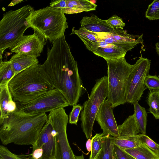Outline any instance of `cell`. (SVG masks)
Masks as SVG:
<instances>
[{"label":"cell","mask_w":159,"mask_h":159,"mask_svg":"<svg viewBox=\"0 0 159 159\" xmlns=\"http://www.w3.org/2000/svg\"><path fill=\"white\" fill-rule=\"evenodd\" d=\"M46 60L41 65L42 73L53 87L63 95L70 106L77 104L83 86L77 61L65 36L53 42L48 48Z\"/></svg>","instance_id":"1"},{"label":"cell","mask_w":159,"mask_h":159,"mask_svg":"<svg viewBox=\"0 0 159 159\" xmlns=\"http://www.w3.org/2000/svg\"><path fill=\"white\" fill-rule=\"evenodd\" d=\"M46 113L29 115L17 110L10 113L0 123V139L2 144L33 145L46 123Z\"/></svg>","instance_id":"2"},{"label":"cell","mask_w":159,"mask_h":159,"mask_svg":"<svg viewBox=\"0 0 159 159\" xmlns=\"http://www.w3.org/2000/svg\"><path fill=\"white\" fill-rule=\"evenodd\" d=\"M41 64H37L14 76L8 83L13 101L28 102L54 89L42 73Z\"/></svg>","instance_id":"3"},{"label":"cell","mask_w":159,"mask_h":159,"mask_svg":"<svg viewBox=\"0 0 159 159\" xmlns=\"http://www.w3.org/2000/svg\"><path fill=\"white\" fill-rule=\"evenodd\" d=\"M66 20L61 9L49 6L34 10L27 19L30 27L51 42L65 35L68 28Z\"/></svg>","instance_id":"4"},{"label":"cell","mask_w":159,"mask_h":159,"mask_svg":"<svg viewBox=\"0 0 159 159\" xmlns=\"http://www.w3.org/2000/svg\"><path fill=\"white\" fill-rule=\"evenodd\" d=\"M34 10L31 5H25L4 14L0 21V58L4 51L14 46L24 35L29 26L27 19Z\"/></svg>","instance_id":"5"},{"label":"cell","mask_w":159,"mask_h":159,"mask_svg":"<svg viewBox=\"0 0 159 159\" xmlns=\"http://www.w3.org/2000/svg\"><path fill=\"white\" fill-rule=\"evenodd\" d=\"M107 65V99L114 108L126 102V93L129 75L134 67L125 57L105 59Z\"/></svg>","instance_id":"6"},{"label":"cell","mask_w":159,"mask_h":159,"mask_svg":"<svg viewBox=\"0 0 159 159\" xmlns=\"http://www.w3.org/2000/svg\"><path fill=\"white\" fill-rule=\"evenodd\" d=\"M108 94L107 77L96 80L88 99L83 104L80 120L83 132L87 139H90L94 121L99 108Z\"/></svg>","instance_id":"7"},{"label":"cell","mask_w":159,"mask_h":159,"mask_svg":"<svg viewBox=\"0 0 159 159\" xmlns=\"http://www.w3.org/2000/svg\"><path fill=\"white\" fill-rule=\"evenodd\" d=\"M17 110L29 115H36L69 106L65 98L55 89L49 91L25 103L16 102Z\"/></svg>","instance_id":"8"},{"label":"cell","mask_w":159,"mask_h":159,"mask_svg":"<svg viewBox=\"0 0 159 159\" xmlns=\"http://www.w3.org/2000/svg\"><path fill=\"white\" fill-rule=\"evenodd\" d=\"M151 61L141 56L137 60L129 78L126 89V102L134 104L140 100L147 89L144 84L149 74Z\"/></svg>","instance_id":"9"},{"label":"cell","mask_w":159,"mask_h":159,"mask_svg":"<svg viewBox=\"0 0 159 159\" xmlns=\"http://www.w3.org/2000/svg\"><path fill=\"white\" fill-rule=\"evenodd\" d=\"M54 126L57 132V149L61 159H74L75 155L69 144L66 132L68 116L64 108H61L50 112Z\"/></svg>","instance_id":"10"},{"label":"cell","mask_w":159,"mask_h":159,"mask_svg":"<svg viewBox=\"0 0 159 159\" xmlns=\"http://www.w3.org/2000/svg\"><path fill=\"white\" fill-rule=\"evenodd\" d=\"M56 135L57 132L51 119L48 115L37 140L32 145V148H43V153L41 159H51L56 156L57 150Z\"/></svg>","instance_id":"11"},{"label":"cell","mask_w":159,"mask_h":159,"mask_svg":"<svg viewBox=\"0 0 159 159\" xmlns=\"http://www.w3.org/2000/svg\"><path fill=\"white\" fill-rule=\"evenodd\" d=\"M45 40L34 31L33 34L24 35L14 46L10 48L11 52L37 58L40 56L43 50Z\"/></svg>","instance_id":"12"},{"label":"cell","mask_w":159,"mask_h":159,"mask_svg":"<svg viewBox=\"0 0 159 159\" xmlns=\"http://www.w3.org/2000/svg\"><path fill=\"white\" fill-rule=\"evenodd\" d=\"M114 108L107 99L100 105L95 120L103 131V136L110 135L115 138L119 136L118 125L113 114Z\"/></svg>","instance_id":"13"},{"label":"cell","mask_w":159,"mask_h":159,"mask_svg":"<svg viewBox=\"0 0 159 159\" xmlns=\"http://www.w3.org/2000/svg\"><path fill=\"white\" fill-rule=\"evenodd\" d=\"M80 23L81 27L96 33H108L113 29L106 20L101 19L93 14L90 16L83 17Z\"/></svg>","instance_id":"14"},{"label":"cell","mask_w":159,"mask_h":159,"mask_svg":"<svg viewBox=\"0 0 159 159\" xmlns=\"http://www.w3.org/2000/svg\"><path fill=\"white\" fill-rule=\"evenodd\" d=\"M9 61L15 75L39 62L37 58L21 53L13 55Z\"/></svg>","instance_id":"15"},{"label":"cell","mask_w":159,"mask_h":159,"mask_svg":"<svg viewBox=\"0 0 159 159\" xmlns=\"http://www.w3.org/2000/svg\"><path fill=\"white\" fill-rule=\"evenodd\" d=\"M66 7L65 14H75L96 10L97 5L91 1L66 0Z\"/></svg>","instance_id":"16"},{"label":"cell","mask_w":159,"mask_h":159,"mask_svg":"<svg viewBox=\"0 0 159 159\" xmlns=\"http://www.w3.org/2000/svg\"><path fill=\"white\" fill-rule=\"evenodd\" d=\"M118 127L119 137L136 136L140 133L134 113L129 116L122 124L118 126Z\"/></svg>","instance_id":"17"},{"label":"cell","mask_w":159,"mask_h":159,"mask_svg":"<svg viewBox=\"0 0 159 159\" xmlns=\"http://www.w3.org/2000/svg\"><path fill=\"white\" fill-rule=\"evenodd\" d=\"M12 100L8 84L0 86V123L9 115L7 107L9 103Z\"/></svg>","instance_id":"18"},{"label":"cell","mask_w":159,"mask_h":159,"mask_svg":"<svg viewBox=\"0 0 159 159\" xmlns=\"http://www.w3.org/2000/svg\"><path fill=\"white\" fill-rule=\"evenodd\" d=\"M122 149L136 159H159V156L142 143L135 148Z\"/></svg>","instance_id":"19"},{"label":"cell","mask_w":159,"mask_h":159,"mask_svg":"<svg viewBox=\"0 0 159 159\" xmlns=\"http://www.w3.org/2000/svg\"><path fill=\"white\" fill-rule=\"evenodd\" d=\"M115 137L103 136L102 149L96 159H113Z\"/></svg>","instance_id":"20"},{"label":"cell","mask_w":159,"mask_h":159,"mask_svg":"<svg viewBox=\"0 0 159 159\" xmlns=\"http://www.w3.org/2000/svg\"><path fill=\"white\" fill-rule=\"evenodd\" d=\"M134 114L137 126L141 134H146L147 114L145 108L137 102L133 104Z\"/></svg>","instance_id":"21"},{"label":"cell","mask_w":159,"mask_h":159,"mask_svg":"<svg viewBox=\"0 0 159 159\" xmlns=\"http://www.w3.org/2000/svg\"><path fill=\"white\" fill-rule=\"evenodd\" d=\"M127 52L118 48L99 47L93 53L105 59H114L125 57Z\"/></svg>","instance_id":"22"},{"label":"cell","mask_w":159,"mask_h":159,"mask_svg":"<svg viewBox=\"0 0 159 159\" xmlns=\"http://www.w3.org/2000/svg\"><path fill=\"white\" fill-rule=\"evenodd\" d=\"M15 75L9 61L0 63V86L8 84L9 81Z\"/></svg>","instance_id":"23"},{"label":"cell","mask_w":159,"mask_h":159,"mask_svg":"<svg viewBox=\"0 0 159 159\" xmlns=\"http://www.w3.org/2000/svg\"><path fill=\"white\" fill-rule=\"evenodd\" d=\"M138 135L134 136L115 137L114 144L122 149L137 147L141 144L138 139Z\"/></svg>","instance_id":"24"},{"label":"cell","mask_w":159,"mask_h":159,"mask_svg":"<svg viewBox=\"0 0 159 159\" xmlns=\"http://www.w3.org/2000/svg\"><path fill=\"white\" fill-rule=\"evenodd\" d=\"M147 102L149 112L156 119H159V90L149 92Z\"/></svg>","instance_id":"25"},{"label":"cell","mask_w":159,"mask_h":159,"mask_svg":"<svg viewBox=\"0 0 159 159\" xmlns=\"http://www.w3.org/2000/svg\"><path fill=\"white\" fill-rule=\"evenodd\" d=\"M75 34L84 42L89 41H100L98 34L89 31L84 28L80 27L79 30H76L73 27L71 34Z\"/></svg>","instance_id":"26"},{"label":"cell","mask_w":159,"mask_h":159,"mask_svg":"<svg viewBox=\"0 0 159 159\" xmlns=\"http://www.w3.org/2000/svg\"><path fill=\"white\" fill-rule=\"evenodd\" d=\"M102 133H97L92 139V148L90 159H96L101 151L102 145Z\"/></svg>","instance_id":"27"},{"label":"cell","mask_w":159,"mask_h":159,"mask_svg":"<svg viewBox=\"0 0 159 159\" xmlns=\"http://www.w3.org/2000/svg\"><path fill=\"white\" fill-rule=\"evenodd\" d=\"M138 139L140 143L148 148L154 153L159 156V144L153 141L146 134H139Z\"/></svg>","instance_id":"28"},{"label":"cell","mask_w":159,"mask_h":159,"mask_svg":"<svg viewBox=\"0 0 159 159\" xmlns=\"http://www.w3.org/2000/svg\"><path fill=\"white\" fill-rule=\"evenodd\" d=\"M145 17L150 20H159V0H154L148 5Z\"/></svg>","instance_id":"29"},{"label":"cell","mask_w":159,"mask_h":159,"mask_svg":"<svg viewBox=\"0 0 159 159\" xmlns=\"http://www.w3.org/2000/svg\"><path fill=\"white\" fill-rule=\"evenodd\" d=\"M0 159H32L24 155H16L12 153L3 145L0 146Z\"/></svg>","instance_id":"30"},{"label":"cell","mask_w":159,"mask_h":159,"mask_svg":"<svg viewBox=\"0 0 159 159\" xmlns=\"http://www.w3.org/2000/svg\"><path fill=\"white\" fill-rule=\"evenodd\" d=\"M144 84L150 92L159 90V77L149 74L145 79Z\"/></svg>","instance_id":"31"},{"label":"cell","mask_w":159,"mask_h":159,"mask_svg":"<svg viewBox=\"0 0 159 159\" xmlns=\"http://www.w3.org/2000/svg\"><path fill=\"white\" fill-rule=\"evenodd\" d=\"M106 20L107 23L113 29H123L125 25L122 18L116 15H114Z\"/></svg>","instance_id":"32"},{"label":"cell","mask_w":159,"mask_h":159,"mask_svg":"<svg viewBox=\"0 0 159 159\" xmlns=\"http://www.w3.org/2000/svg\"><path fill=\"white\" fill-rule=\"evenodd\" d=\"M73 106L69 116V123L77 125L79 116L83 107L80 104H76Z\"/></svg>","instance_id":"33"},{"label":"cell","mask_w":159,"mask_h":159,"mask_svg":"<svg viewBox=\"0 0 159 159\" xmlns=\"http://www.w3.org/2000/svg\"><path fill=\"white\" fill-rule=\"evenodd\" d=\"M114 157L115 159H136L115 145L114 150Z\"/></svg>","instance_id":"34"},{"label":"cell","mask_w":159,"mask_h":159,"mask_svg":"<svg viewBox=\"0 0 159 159\" xmlns=\"http://www.w3.org/2000/svg\"><path fill=\"white\" fill-rule=\"evenodd\" d=\"M66 0H54L50 3L49 6L60 9L63 12L65 10L66 7Z\"/></svg>","instance_id":"35"},{"label":"cell","mask_w":159,"mask_h":159,"mask_svg":"<svg viewBox=\"0 0 159 159\" xmlns=\"http://www.w3.org/2000/svg\"><path fill=\"white\" fill-rule=\"evenodd\" d=\"M32 148V151L31 154V158L32 159H41L43 153V148L40 147Z\"/></svg>","instance_id":"36"},{"label":"cell","mask_w":159,"mask_h":159,"mask_svg":"<svg viewBox=\"0 0 159 159\" xmlns=\"http://www.w3.org/2000/svg\"><path fill=\"white\" fill-rule=\"evenodd\" d=\"M92 139H88L86 143V147L87 151L90 152L91 151L92 148Z\"/></svg>","instance_id":"37"},{"label":"cell","mask_w":159,"mask_h":159,"mask_svg":"<svg viewBox=\"0 0 159 159\" xmlns=\"http://www.w3.org/2000/svg\"><path fill=\"white\" fill-rule=\"evenodd\" d=\"M23 1V0H13L8 5V6H12L18 4Z\"/></svg>","instance_id":"38"},{"label":"cell","mask_w":159,"mask_h":159,"mask_svg":"<svg viewBox=\"0 0 159 159\" xmlns=\"http://www.w3.org/2000/svg\"><path fill=\"white\" fill-rule=\"evenodd\" d=\"M155 50L159 56V43L157 42L155 44ZM159 77V75L158 76Z\"/></svg>","instance_id":"39"},{"label":"cell","mask_w":159,"mask_h":159,"mask_svg":"<svg viewBox=\"0 0 159 159\" xmlns=\"http://www.w3.org/2000/svg\"><path fill=\"white\" fill-rule=\"evenodd\" d=\"M74 159H84V156L83 154L80 156L75 155Z\"/></svg>","instance_id":"40"},{"label":"cell","mask_w":159,"mask_h":159,"mask_svg":"<svg viewBox=\"0 0 159 159\" xmlns=\"http://www.w3.org/2000/svg\"><path fill=\"white\" fill-rule=\"evenodd\" d=\"M51 159H61L60 155L59 154H57L55 157H54Z\"/></svg>","instance_id":"41"},{"label":"cell","mask_w":159,"mask_h":159,"mask_svg":"<svg viewBox=\"0 0 159 159\" xmlns=\"http://www.w3.org/2000/svg\"><path fill=\"white\" fill-rule=\"evenodd\" d=\"M113 159H115V158H114H114H113Z\"/></svg>","instance_id":"42"}]
</instances>
